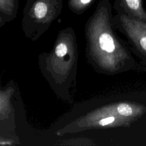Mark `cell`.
I'll use <instances>...</instances> for the list:
<instances>
[{"label":"cell","instance_id":"3957f363","mask_svg":"<svg viewBox=\"0 0 146 146\" xmlns=\"http://www.w3.org/2000/svg\"><path fill=\"white\" fill-rule=\"evenodd\" d=\"M63 0H27L23 9L25 24L47 25L60 13Z\"/></svg>","mask_w":146,"mask_h":146},{"label":"cell","instance_id":"52a82bcc","mask_svg":"<svg viewBox=\"0 0 146 146\" xmlns=\"http://www.w3.org/2000/svg\"><path fill=\"white\" fill-rule=\"evenodd\" d=\"M67 52V47L64 43H60L58 44L55 48V54L58 57L62 58L66 55Z\"/></svg>","mask_w":146,"mask_h":146},{"label":"cell","instance_id":"6da1fadb","mask_svg":"<svg viewBox=\"0 0 146 146\" xmlns=\"http://www.w3.org/2000/svg\"><path fill=\"white\" fill-rule=\"evenodd\" d=\"M88 28L99 68L107 75L133 69L135 60L128 46L117 35L111 0H100L90 18Z\"/></svg>","mask_w":146,"mask_h":146},{"label":"cell","instance_id":"7a4b0ae2","mask_svg":"<svg viewBox=\"0 0 146 146\" xmlns=\"http://www.w3.org/2000/svg\"><path fill=\"white\" fill-rule=\"evenodd\" d=\"M113 23L115 28L127 38L133 52L146 66V21L116 14Z\"/></svg>","mask_w":146,"mask_h":146},{"label":"cell","instance_id":"277c9868","mask_svg":"<svg viewBox=\"0 0 146 146\" xmlns=\"http://www.w3.org/2000/svg\"><path fill=\"white\" fill-rule=\"evenodd\" d=\"M144 0H114L113 8L116 14L146 21V9L143 6Z\"/></svg>","mask_w":146,"mask_h":146},{"label":"cell","instance_id":"5b68a950","mask_svg":"<svg viewBox=\"0 0 146 146\" xmlns=\"http://www.w3.org/2000/svg\"><path fill=\"white\" fill-rule=\"evenodd\" d=\"M19 0H0V22L16 16Z\"/></svg>","mask_w":146,"mask_h":146},{"label":"cell","instance_id":"8992f818","mask_svg":"<svg viewBox=\"0 0 146 146\" xmlns=\"http://www.w3.org/2000/svg\"><path fill=\"white\" fill-rule=\"evenodd\" d=\"M96 0H68L69 9L78 14H80L87 10Z\"/></svg>","mask_w":146,"mask_h":146}]
</instances>
